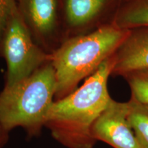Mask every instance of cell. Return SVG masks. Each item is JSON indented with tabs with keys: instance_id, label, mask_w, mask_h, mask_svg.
I'll list each match as a JSON object with an SVG mask.
<instances>
[{
	"instance_id": "obj_1",
	"label": "cell",
	"mask_w": 148,
	"mask_h": 148,
	"mask_svg": "<svg viewBox=\"0 0 148 148\" xmlns=\"http://www.w3.org/2000/svg\"><path fill=\"white\" fill-rule=\"evenodd\" d=\"M114 64L113 54L73 92L53 101L45 127L62 145L66 148L94 147L97 141L91 134V127L112 99L108 79Z\"/></svg>"
},
{
	"instance_id": "obj_2",
	"label": "cell",
	"mask_w": 148,
	"mask_h": 148,
	"mask_svg": "<svg viewBox=\"0 0 148 148\" xmlns=\"http://www.w3.org/2000/svg\"><path fill=\"white\" fill-rule=\"evenodd\" d=\"M129 31L111 23L65 40L51 54L56 82L54 101L69 95L95 73L116 52Z\"/></svg>"
},
{
	"instance_id": "obj_3",
	"label": "cell",
	"mask_w": 148,
	"mask_h": 148,
	"mask_svg": "<svg viewBox=\"0 0 148 148\" xmlns=\"http://www.w3.org/2000/svg\"><path fill=\"white\" fill-rule=\"evenodd\" d=\"M56 82L51 62L0 92V125L10 132L22 127L29 138L40 136L54 101Z\"/></svg>"
},
{
	"instance_id": "obj_4",
	"label": "cell",
	"mask_w": 148,
	"mask_h": 148,
	"mask_svg": "<svg viewBox=\"0 0 148 148\" xmlns=\"http://www.w3.org/2000/svg\"><path fill=\"white\" fill-rule=\"evenodd\" d=\"M0 57L5 59L7 66L4 86L21 82L52 60V55L33 39L18 8L5 29Z\"/></svg>"
},
{
	"instance_id": "obj_5",
	"label": "cell",
	"mask_w": 148,
	"mask_h": 148,
	"mask_svg": "<svg viewBox=\"0 0 148 148\" xmlns=\"http://www.w3.org/2000/svg\"><path fill=\"white\" fill-rule=\"evenodd\" d=\"M16 5L37 45L54 53L64 42L59 0H16Z\"/></svg>"
},
{
	"instance_id": "obj_6",
	"label": "cell",
	"mask_w": 148,
	"mask_h": 148,
	"mask_svg": "<svg viewBox=\"0 0 148 148\" xmlns=\"http://www.w3.org/2000/svg\"><path fill=\"white\" fill-rule=\"evenodd\" d=\"M114 0H59L64 41L112 23Z\"/></svg>"
},
{
	"instance_id": "obj_7",
	"label": "cell",
	"mask_w": 148,
	"mask_h": 148,
	"mask_svg": "<svg viewBox=\"0 0 148 148\" xmlns=\"http://www.w3.org/2000/svg\"><path fill=\"white\" fill-rule=\"evenodd\" d=\"M127 112V102L111 99L92 125V137L96 141L104 142L113 148H141L129 123Z\"/></svg>"
},
{
	"instance_id": "obj_8",
	"label": "cell",
	"mask_w": 148,
	"mask_h": 148,
	"mask_svg": "<svg viewBox=\"0 0 148 148\" xmlns=\"http://www.w3.org/2000/svg\"><path fill=\"white\" fill-rule=\"evenodd\" d=\"M112 74L128 75L148 71V27L131 29L114 53Z\"/></svg>"
},
{
	"instance_id": "obj_9",
	"label": "cell",
	"mask_w": 148,
	"mask_h": 148,
	"mask_svg": "<svg viewBox=\"0 0 148 148\" xmlns=\"http://www.w3.org/2000/svg\"><path fill=\"white\" fill-rule=\"evenodd\" d=\"M112 23L126 30L148 27V0H130L118 7Z\"/></svg>"
},
{
	"instance_id": "obj_10",
	"label": "cell",
	"mask_w": 148,
	"mask_h": 148,
	"mask_svg": "<svg viewBox=\"0 0 148 148\" xmlns=\"http://www.w3.org/2000/svg\"><path fill=\"white\" fill-rule=\"evenodd\" d=\"M127 119L140 147L148 148V106L132 97L127 101Z\"/></svg>"
},
{
	"instance_id": "obj_11",
	"label": "cell",
	"mask_w": 148,
	"mask_h": 148,
	"mask_svg": "<svg viewBox=\"0 0 148 148\" xmlns=\"http://www.w3.org/2000/svg\"><path fill=\"white\" fill-rule=\"evenodd\" d=\"M133 99L148 106V71H137L125 75Z\"/></svg>"
},
{
	"instance_id": "obj_12",
	"label": "cell",
	"mask_w": 148,
	"mask_h": 148,
	"mask_svg": "<svg viewBox=\"0 0 148 148\" xmlns=\"http://www.w3.org/2000/svg\"><path fill=\"white\" fill-rule=\"evenodd\" d=\"M16 8V0H0V56L3 35Z\"/></svg>"
},
{
	"instance_id": "obj_13",
	"label": "cell",
	"mask_w": 148,
	"mask_h": 148,
	"mask_svg": "<svg viewBox=\"0 0 148 148\" xmlns=\"http://www.w3.org/2000/svg\"><path fill=\"white\" fill-rule=\"evenodd\" d=\"M10 138V132H7L0 125V148H3L8 143Z\"/></svg>"
}]
</instances>
